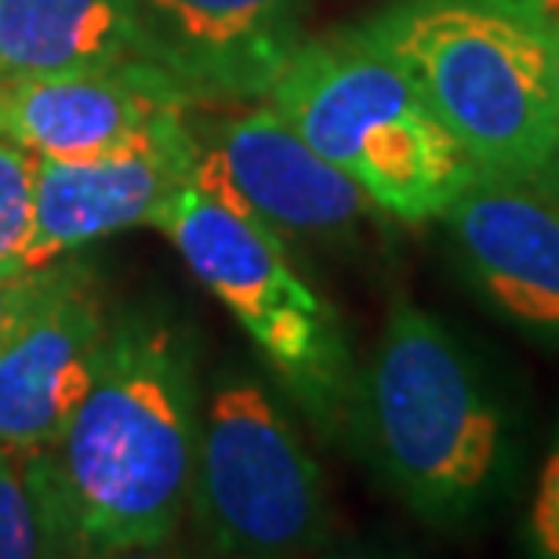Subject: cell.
Wrapping results in <instances>:
<instances>
[{
    "instance_id": "6da1fadb",
    "label": "cell",
    "mask_w": 559,
    "mask_h": 559,
    "mask_svg": "<svg viewBox=\"0 0 559 559\" xmlns=\"http://www.w3.org/2000/svg\"><path fill=\"white\" fill-rule=\"evenodd\" d=\"M197 436L193 345L160 312H120L92 389L40 451L76 556L171 542L193 495Z\"/></svg>"
},
{
    "instance_id": "7a4b0ae2",
    "label": "cell",
    "mask_w": 559,
    "mask_h": 559,
    "mask_svg": "<svg viewBox=\"0 0 559 559\" xmlns=\"http://www.w3.org/2000/svg\"><path fill=\"white\" fill-rule=\"evenodd\" d=\"M345 436L374 479L425 527L465 534L509 498L516 415L487 367L429 309L389 306L356 367Z\"/></svg>"
},
{
    "instance_id": "3957f363",
    "label": "cell",
    "mask_w": 559,
    "mask_h": 559,
    "mask_svg": "<svg viewBox=\"0 0 559 559\" xmlns=\"http://www.w3.org/2000/svg\"><path fill=\"white\" fill-rule=\"evenodd\" d=\"M360 29L404 66L479 175L534 182L559 160L552 44L534 0H396Z\"/></svg>"
},
{
    "instance_id": "277c9868",
    "label": "cell",
    "mask_w": 559,
    "mask_h": 559,
    "mask_svg": "<svg viewBox=\"0 0 559 559\" xmlns=\"http://www.w3.org/2000/svg\"><path fill=\"white\" fill-rule=\"evenodd\" d=\"M265 103L382 215L407 226L443 218L479 175L404 66L360 22L301 40Z\"/></svg>"
},
{
    "instance_id": "5b68a950",
    "label": "cell",
    "mask_w": 559,
    "mask_h": 559,
    "mask_svg": "<svg viewBox=\"0 0 559 559\" xmlns=\"http://www.w3.org/2000/svg\"><path fill=\"white\" fill-rule=\"evenodd\" d=\"M160 233L240 323L301 418L328 443L345 436L356 382L349 331L301 276L287 240L233 193L204 145Z\"/></svg>"
},
{
    "instance_id": "8992f818",
    "label": "cell",
    "mask_w": 559,
    "mask_h": 559,
    "mask_svg": "<svg viewBox=\"0 0 559 559\" xmlns=\"http://www.w3.org/2000/svg\"><path fill=\"white\" fill-rule=\"evenodd\" d=\"M189 509L218 556L284 559L331 545L328 479L259 378L226 374L211 393L200 418Z\"/></svg>"
},
{
    "instance_id": "52a82bcc",
    "label": "cell",
    "mask_w": 559,
    "mask_h": 559,
    "mask_svg": "<svg viewBox=\"0 0 559 559\" xmlns=\"http://www.w3.org/2000/svg\"><path fill=\"white\" fill-rule=\"evenodd\" d=\"M200 160V139L186 114H171L139 142L120 150L37 164V233L26 270H40L114 237V233L153 226L160 229L175 197L182 193Z\"/></svg>"
},
{
    "instance_id": "ba28073f",
    "label": "cell",
    "mask_w": 559,
    "mask_h": 559,
    "mask_svg": "<svg viewBox=\"0 0 559 559\" xmlns=\"http://www.w3.org/2000/svg\"><path fill=\"white\" fill-rule=\"evenodd\" d=\"M440 222L484 306L559 353V204L549 189L476 175Z\"/></svg>"
},
{
    "instance_id": "9c48e42d",
    "label": "cell",
    "mask_w": 559,
    "mask_h": 559,
    "mask_svg": "<svg viewBox=\"0 0 559 559\" xmlns=\"http://www.w3.org/2000/svg\"><path fill=\"white\" fill-rule=\"evenodd\" d=\"M98 284L81 262H55L48 287L0 342V443L44 451L92 389L106 342Z\"/></svg>"
},
{
    "instance_id": "30bf717a",
    "label": "cell",
    "mask_w": 559,
    "mask_h": 559,
    "mask_svg": "<svg viewBox=\"0 0 559 559\" xmlns=\"http://www.w3.org/2000/svg\"><path fill=\"white\" fill-rule=\"evenodd\" d=\"M150 62L197 106L262 103L306 40L309 0H135Z\"/></svg>"
},
{
    "instance_id": "8fae6325",
    "label": "cell",
    "mask_w": 559,
    "mask_h": 559,
    "mask_svg": "<svg viewBox=\"0 0 559 559\" xmlns=\"http://www.w3.org/2000/svg\"><path fill=\"white\" fill-rule=\"evenodd\" d=\"M197 109L156 66H103L0 81V139L37 156H95L139 142L164 117Z\"/></svg>"
},
{
    "instance_id": "7c38bea8",
    "label": "cell",
    "mask_w": 559,
    "mask_h": 559,
    "mask_svg": "<svg viewBox=\"0 0 559 559\" xmlns=\"http://www.w3.org/2000/svg\"><path fill=\"white\" fill-rule=\"evenodd\" d=\"M229 189L273 226L280 237H345L378 211L342 167L312 145L265 103L222 117L207 142Z\"/></svg>"
},
{
    "instance_id": "4fadbf2b",
    "label": "cell",
    "mask_w": 559,
    "mask_h": 559,
    "mask_svg": "<svg viewBox=\"0 0 559 559\" xmlns=\"http://www.w3.org/2000/svg\"><path fill=\"white\" fill-rule=\"evenodd\" d=\"M153 66L135 0H0V81Z\"/></svg>"
},
{
    "instance_id": "5bb4252c",
    "label": "cell",
    "mask_w": 559,
    "mask_h": 559,
    "mask_svg": "<svg viewBox=\"0 0 559 559\" xmlns=\"http://www.w3.org/2000/svg\"><path fill=\"white\" fill-rule=\"evenodd\" d=\"M76 556L40 451L0 443V559Z\"/></svg>"
},
{
    "instance_id": "9a60e30c",
    "label": "cell",
    "mask_w": 559,
    "mask_h": 559,
    "mask_svg": "<svg viewBox=\"0 0 559 559\" xmlns=\"http://www.w3.org/2000/svg\"><path fill=\"white\" fill-rule=\"evenodd\" d=\"M37 164L33 150L0 139V273L26 270L37 233Z\"/></svg>"
},
{
    "instance_id": "2e32d148",
    "label": "cell",
    "mask_w": 559,
    "mask_h": 559,
    "mask_svg": "<svg viewBox=\"0 0 559 559\" xmlns=\"http://www.w3.org/2000/svg\"><path fill=\"white\" fill-rule=\"evenodd\" d=\"M520 549L534 559H559V425L534 479V495L520 527Z\"/></svg>"
},
{
    "instance_id": "e0dca14e",
    "label": "cell",
    "mask_w": 559,
    "mask_h": 559,
    "mask_svg": "<svg viewBox=\"0 0 559 559\" xmlns=\"http://www.w3.org/2000/svg\"><path fill=\"white\" fill-rule=\"evenodd\" d=\"M51 270H55V262L40 265V270L0 273V342H4V334L22 320V312L37 301L40 290L48 287Z\"/></svg>"
},
{
    "instance_id": "ac0fdd59",
    "label": "cell",
    "mask_w": 559,
    "mask_h": 559,
    "mask_svg": "<svg viewBox=\"0 0 559 559\" xmlns=\"http://www.w3.org/2000/svg\"><path fill=\"white\" fill-rule=\"evenodd\" d=\"M549 26V44H552V70H556V95H559V0H534Z\"/></svg>"
},
{
    "instance_id": "d6986e66",
    "label": "cell",
    "mask_w": 559,
    "mask_h": 559,
    "mask_svg": "<svg viewBox=\"0 0 559 559\" xmlns=\"http://www.w3.org/2000/svg\"><path fill=\"white\" fill-rule=\"evenodd\" d=\"M534 182L549 189V193H552V200H556V204H559V160H556V164L549 167V171L542 175V178H534Z\"/></svg>"
}]
</instances>
